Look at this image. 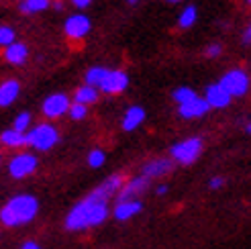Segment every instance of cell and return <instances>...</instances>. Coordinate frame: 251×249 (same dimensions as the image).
<instances>
[{"instance_id": "cell-1", "label": "cell", "mask_w": 251, "mask_h": 249, "mask_svg": "<svg viewBox=\"0 0 251 249\" xmlns=\"http://www.w3.org/2000/svg\"><path fill=\"white\" fill-rule=\"evenodd\" d=\"M108 217V204L102 200H96L88 194L84 200L74 204V208L68 213L66 227L70 231H82L88 227H96L100 223H104Z\"/></svg>"}, {"instance_id": "cell-2", "label": "cell", "mask_w": 251, "mask_h": 249, "mask_svg": "<svg viewBox=\"0 0 251 249\" xmlns=\"http://www.w3.org/2000/svg\"><path fill=\"white\" fill-rule=\"evenodd\" d=\"M39 213V200L31 194H19L0 208V223L4 227H19L31 223Z\"/></svg>"}, {"instance_id": "cell-3", "label": "cell", "mask_w": 251, "mask_h": 249, "mask_svg": "<svg viewBox=\"0 0 251 249\" xmlns=\"http://www.w3.org/2000/svg\"><path fill=\"white\" fill-rule=\"evenodd\" d=\"M57 141H59V131L49 123H41L25 133V145L37 149V151H47Z\"/></svg>"}, {"instance_id": "cell-4", "label": "cell", "mask_w": 251, "mask_h": 249, "mask_svg": "<svg viewBox=\"0 0 251 249\" xmlns=\"http://www.w3.org/2000/svg\"><path fill=\"white\" fill-rule=\"evenodd\" d=\"M200 151H202V139L198 137H190V139H184L180 143H176L172 149H170V155L176 164L180 166H190L198 159Z\"/></svg>"}, {"instance_id": "cell-5", "label": "cell", "mask_w": 251, "mask_h": 249, "mask_svg": "<svg viewBox=\"0 0 251 249\" xmlns=\"http://www.w3.org/2000/svg\"><path fill=\"white\" fill-rule=\"evenodd\" d=\"M37 166H39V161H37V157H35L33 153L23 151V153H17L15 157H12V159L8 161V174H10L12 178L23 180V178L31 176V174L37 170Z\"/></svg>"}, {"instance_id": "cell-6", "label": "cell", "mask_w": 251, "mask_h": 249, "mask_svg": "<svg viewBox=\"0 0 251 249\" xmlns=\"http://www.w3.org/2000/svg\"><path fill=\"white\" fill-rule=\"evenodd\" d=\"M219 84L231 94V98L243 96V94H247V90H249V76H247L243 70H231V72H227V74H225V76L221 78Z\"/></svg>"}, {"instance_id": "cell-7", "label": "cell", "mask_w": 251, "mask_h": 249, "mask_svg": "<svg viewBox=\"0 0 251 249\" xmlns=\"http://www.w3.org/2000/svg\"><path fill=\"white\" fill-rule=\"evenodd\" d=\"M127 86H129V76L123 70H106L98 88L104 94H121L127 90Z\"/></svg>"}, {"instance_id": "cell-8", "label": "cell", "mask_w": 251, "mask_h": 249, "mask_svg": "<svg viewBox=\"0 0 251 249\" xmlns=\"http://www.w3.org/2000/svg\"><path fill=\"white\" fill-rule=\"evenodd\" d=\"M90 29H92V23L86 15H72L64 25V31L68 35V39H72V41L84 39V37L90 33Z\"/></svg>"}, {"instance_id": "cell-9", "label": "cell", "mask_w": 251, "mask_h": 249, "mask_svg": "<svg viewBox=\"0 0 251 249\" xmlns=\"http://www.w3.org/2000/svg\"><path fill=\"white\" fill-rule=\"evenodd\" d=\"M68 108H70V98L66 94H51L41 104V110L47 119H59L61 115L68 113Z\"/></svg>"}, {"instance_id": "cell-10", "label": "cell", "mask_w": 251, "mask_h": 249, "mask_svg": "<svg viewBox=\"0 0 251 249\" xmlns=\"http://www.w3.org/2000/svg\"><path fill=\"white\" fill-rule=\"evenodd\" d=\"M123 176L121 174H112V176H108L102 184L98 186V188H94L92 192H90V196L92 198H96V200H102V202H106L108 198H112V196H117L119 194V190L123 188Z\"/></svg>"}, {"instance_id": "cell-11", "label": "cell", "mask_w": 251, "mask_h": 249, "mask_svg": "<svg viewBox=\"0 0 251 249\" xmlns=\"http://www.w3.org/2000/svg\"><path fill=\"white\" fill-rule=\"evenodd\" d=\"M204 100L210 108H227L231 104V94L223 88L221 84H210L206 86V92H204Z\"/></svg>"}, {"instance_id": "cell-12", "label": "cell", "mask_w": 251, "mask_h": 249, "mask_svg": "<svg viewBox=\"0 0 251 249\" xmlns=\"http://www.w3.org/2000/svg\"><path fill=\"white\" fill-rule=\"evenodd\" d=\"M149 186V180L145 176H139V178H133L129 182L123 184V188L119 190V200H137Z\"/></svg>"}, {"instance_id": "cell-13", "label": "cell", "mask_w": 251, "mask_h": 249, "mask_svg": "<svg viewBox=\"0 0 251 249\" xmlns=\"http://www.w3.org/2000/svg\"><path fill=\"white\" fill-rule=\"evenodd\" d=\"M210 110V106L206 104L204 98H192V100H188L186 104H180L178 106V113L182 119H200V117H204L206 113Z\"/></svg>"}, {"instance_id": "cell-14", "label": "cell", "mask_w": 251, "mask_h": 249, "mask_svg": "<svg viewBox=\"0 0 251 249\" xmlns=\"http://www.w3.org/2000/svg\"><path fill=\"white\" fill-rule=\"evenodd\" d=\"M170 172H172V159H168V157H155V159H149L147 164L143 166L141 176H145L147 180H151V178L166 176V174H170Z\"/></svg>"}, {"instance_id": "cell-15", "label": "cell", "mask_w": 251, "mask_h": 249, "mask_svg": "<svg viewBox=\"0 0 251 249\" xmlns=\"http://www.w3.org/2000/svg\"><path fill=\"white\" fill-rule=\"evenodd\" d=\"M141 208H143V204L139 200H119L115 210H112V215H115L117 221H129L135 215H139Z\"/></svg>"}, {"instance_id": "cell-16", "label": "cell", "mask_w": 251, "mask_h": 249, "mask_svg": "<svg viewBox=\"0 0 251 249\" xmlns=\"http://www.w3.org/2000/svg\"><path fill=\"white\" fill-rule=\"evenodd\" d=\"M27 57H29V47L25 45V43H12V45H8V47H4V59L8 61V64H12V66H21V64H25L27 61Z\"/></svg>"}, {"instance_id": "cell-17", "label": "cell", "mask_w": 251, "mask_h": 249, "mask_svg": "<svg viewBox=\"0 0 251 249\" xmlns=\"http://www.w3.org/2000/svg\"><path fill=\"white\" fill-rule=\"evenodd\" d=\"M21 92V84L17 80H6L0 84V106H10Z\"/></svg>"}, {"instance_id": "cell-18", "label": "cell", "mask_w": 251, "mask_h": 249, "mask_svg": "<svg viewBox=\"0 0 251 249\" xmlns=\"http://www.w3.org/2000/svg\"><path fill=\"white\" fill-rule=\"evenodd\" d=\"M143 121H145V110L141 106H129L121 124H123L125 131H135Z\"/></svg>"}, {"instance_id": "cell-19", "label": "cell", "mask_w": 251, "mask_h": 249, "mask_svg": "<svg viewBox=\"0 0 251 249\" xmlns=\"http://www.w3.org/2000/svg\"><path fill=\"white\" fill-rule=\"evenodd\" d=\"M98 100V90L92 88V86H80V88H76V92H74V102H78V104H94Z\"/></svg>"}, {"instance_id": "cell-20", "label": "cell", "mask_w": 251, "mask_h": 249, "mask_svg": "<svg viewBox=\"0 0 251 249\" xmlns=\"http://www.w3.org/2000/svg\"><path fill=\"white\" fill-rule=\"evenodd\" d=\"M0 143L4 147H10V149L23 147L25 145V133H19L15 129H6V131L0 133Z\"/></svg>"}, {"instance_id": "cell-21", "label": "cell", "mask_w": 251, "mask_h": 249, "mask_svg": "<svg viewBox=\"0 0 251 249\" xmlns=\"http://www.w3.org/2000/svg\"><path fill=\"white\" fill-rule=\"evenodd\" d=\"M49 6V0H23L19 4V10L23 15H37Z\"/></svg>"}, {"instance_id": "cell-22", "label": "cell", "mask_w": 251, "mask_h": 249, "mask_svg": "<svg viewBox=\"0 0 251 249\" xmlns=\"http://www.w3.org/2000/svg\"><path fill=\"white\" fill-rule=\"evenodd\" d=\"M104 74H106V68H102V66H94V68H90V70L86 72V76H84L86 86L98 88L100 82H102V78H104Z\"/></svg>"}, {"instance_id": "cell-23", "label": "cell", "mask_w": 251, "mask_h": 249, "mask_svg": "<svg viewBox=\"0 0 251 249\" xmlns=\"http://www.w3.org/2000/svg\"><path fill=\"white\" fill-rule=\"evenodd\" d=\"M196 19H198V12H196V6H192V4H188V6H184V10L180 12V21H178V25H180V29H190L192 25L196 23Z\"/></svg>"}, {"instance_id": "cell-24", "label": "cell", "mask_w": 251, "mask_h": 249, "mask_svg": "<svg viewBox=\"0 0 251 249\" xmlns=\"http://www.w3.org/2000/svg\"><path fill=\"white\" fill-rule=\"evenodd\" d=\"M172 96H174V100L178 102V106H180V104H186L188 100H192V98H196L198 94L192 88H188V86H182V88H176Z\"/></svg>"}, {"instance_id": "cell-25", "label": "cell", "mask_w": 251, "mask_h": 249, "mask_svg": "<svg viewBox=\"0 0 251 249\" xmlns=\"http://www.w3.org/2000/svg\"><path fill=\"white\" fill-rule=\"evenodd\" d=\"M17 39V33L8 25H0V47H8Z\"/></svg>"}, {"instance_id": "cell-26", "label": "cell", "mask_w": 251, "mask_h": 249, "mask_svg": "<svg viewBox=\"0 0 251 249\" xmlns=\"http://www.w3.org/2000/svg\"><path fill=\"white\" fill-rule=\"evenodd\" d=\"M12 129L19 131V133H27L31 129V115L29 113H21L15 119V123H12Z\"/></svg>"}, {"instance_id": "cell-27", "label": "cell", "mask_w": 251, "mask_h": 249, "mask_svg": "<svg viewBox=\"0 0 251 249\" xmlns=\"http://www.w3.org/2000/svg\"><path fill=\"white\" fill-rule=\"evenodd\" d=\"M68 113H70V117H72L74 121H82V119L88 117V106L78 104V102H72L70 108H68Z\"/></svg>"}, {"instance_id": "cell-28", "label": "cell", "mask_w": 251, "mask_h": 249, "mask_svg": "<svg viewBox=\"0 0 251 249\" xmlns=\"http://www.w3.org/2000/svg\"><path fill=\"white\" fill-rule=\"evenodd\" d=\"M104 159H106V155H104L102 149H92V151L88 153V164L92 168H100L104 164Z\"/></svg>"}, {"instance_id": "cell-29", "label": "cell", "mask_w": 251, "mask_h": 249, "mask_svg": "<svg viewBox=\"0 0 251 249\" xmlns=\"http://www.w3.org/2000/svg\"><path fill=\"white\" fill-rule=\"evenodd\" d=\"M221 49H223V47H221L219 43H212V45H208V47H206L204 55H206V57H217V55L221 53Z\"/></svg>"}, {"instance_id": "cell-30", "label": "cell", "mask_w": 251, "mask_h": 249, "mask_svg": "<svg viewBox=\"0 0 251 249\" xmlns=\"http://www.w3.org/2000/svg\"><path fill=\"white\" fill-rule=\"evenodd\" d=\"M223 182H225L223 178H210V184L208 186H210L212 190H217V188H221V186H223Z\"/></svg>"}, {"instance_id": "cell-31", "label": "cell", "mask_w": 251, "mask_h": 249, "mask_svg": "<svg viewBox=\"0 0 251 249\" xmlns=\"http://www.w3.org/2000/svg\"><path fill=\"white\" fill-rule=\"evenodd\" d=\"M90 2H92V0H72V4H74V6H78V8H86Z\"/></svg>"}, {"instance_id": "cell-32", "label": "cell", "mask_w": 251, "mask_h": 249, "mask_svg": "<svg viewBox=\"0 0 251 249\" xmlns=\"http://www.w3.org/2000/svg\"><path fill=\"white\" fill-rule=\"evenodd\" d=\"M21 249H41L39 245H37L35 241H27V243H23V247Z\"/></svg>"}, {"instance_id": "cell-33", "label": "cell", "mask_w": 251, "mask_h": 249, "mask_svg": "<svg viewBox=\"0 0 251 249\" xmlns=\"http://www.w3.org/2000/svg\"><path fill=\"white\" fill-rule=\"evenodd\" d=\"M243 41H245L247 45H251V25H249V27L245 29V35H243Z\"/></svg>"}, {"instance_id": "cell-34", "label": "cell", "mask_w": 251, "mask_h": 249, "mask_svg": "<svg viewBox=\"0 0 251 249\" xmlns=\"http://www.w3.org/2000/svg\"><path fill=\"white\" fill-rule=\"evenodd\" d=\"M155 192H157V196H164V194L168 192V186H157V190H155Z\"/></svg>"}, {"instance_id": "cell-35", "label": "cell", "mask_w": 251, "mask_h": 249, "mask_svg": "<svg viewBox=\"0 0 251 249\" xmlns=\"http://www.w3.org/2000/svg\"><path fill=\"white\" fill-rule=\"evenodd\" d=\"M127 2H129V4H137V0H127Z\"/></svg>"}, {"instance_id": "cell-36", "label": "cell", "mask_w": 251, "mask_h": 249, "mask_svg": "<svg viewBox=\"0 0 251 249\" xmlns=\"http://www.w3.org/2000/svg\"><path fill=\"white\" fill-rule=\"evenodd\" d=\"M247 133H251V123H249V124H247Z\"/></svg>"}, {"instance_id": "cell-37", "label": "cell", "mask_w": 251, "mask_h": 249, "mask_svg": "<svg viewBox=\"0 0 251 249\" xmlns=\"http://www.w3.org/2000/svg\"><path fill=\"white\" fill-rule=\"evenodd\" d=\"M168 2H180V0H168Z\"/></svg>"}, {"instance_id": "cell-38", "label": "cell", "mask_w": 251, "mask_h": 249, "mask_svg": "<svg viewBox=\"0 0 251 249\" xmlns=\"http://www.w3.org/2000/svg\"><path fill=\"white\" fill-rule=\"evenodd\" d=\"M247 2H249V4H251V0H247Z\"/></svg>"}]
</instances>
